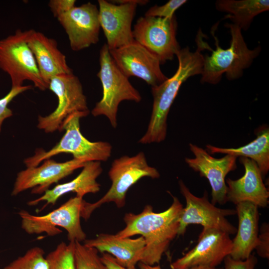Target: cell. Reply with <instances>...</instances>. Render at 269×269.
<instances>
[{"label": "cell", "instance_id": "6da1fadb", "mask_svg": "<svg viewBox=\"0 0 269 269\" xmlns=\"http://www.w3.org/2000/svg\"><path fill=\"white\" fill-rule=\"evenodd\" d=\"M169 193L173 202L168 209L156 213L153 211L152 206L147 205L138 214L127 213L124 217L125 227L115 234L120 238L141 235L145 246L140 262L144 264H159L170 243L177 236L179 219L183 207L176 197Z\"/></svg>", "mask_w": 269, "mask_h": 269}, {"label": "cell", "instance_id": "7a4b0ae2", "mask_svg": "<svg viewBox=\"0 0 269 269\" xmlns=\"http://www.w3.org/2000/svg\"><path fill=\"white\" fill-rule=\"evenodd\" d=\"M197 44L194 52L191 51L188 46L180 49L176 55L178 65L175 73L160 85L151 87V115L147 130L138 143H159L165 139L168 113L181 85L189 77L202 74L204 56L201 51L205 44L199 38Z\"/></svg>", "mask_w": 269, "mask_h": 269}, {"label": "cell", "instance_id": "3957f363", "mask_svg": "<svg viewBox=\"0 0 269 269\" xmlns=\"http://www.w3.org/2000/svg\"><path fill=\"white\" fill-rule=\"evenodd\" d=\"M225 26L229 29L231 34L229 47L222 48L217 37L214 36L216 49H211L210 56H204L202 83L217 84L224 73L229 80L240 78L243 75L244 70L252 65L261 51L260 46L253 49L248 47L242 30L238 26L227 23Z\"/></svg>", "mask_w": 269, "mask_h": 269}, {"label": "cell", "instance_id": "277c9868", "mask_svg": "<svg viewBox=\"0 0 269 269\" xmlns=\"http://www.w3.org/2000/svg\"><path fill=\"white\" fill-rule=\"evenodd\" d=\"M108 175L112 182L106 193L94 203L83 201L81 217L85 220L103 204L114 202L119 208L126 203L128 191L134 184L144 177L158 178L160 174L154 167L149 165L143 152L133 156L124 155L115 159L112 162Z\"/></svg>", "mask_w": 269, "mask_h": 269}, {"label": "cell", "instance_id": "5b68a950", "mask_svg": "<svg viewBox=\"0 0 269 269\" xmlns=\"http://www.w3.org/2000/svg\"><path fill=\"white\" fill-rule=\"evenodd\" d=\"M89 114L76 112L70 115L64 122L63 130L65 133L60 141L48 151L37 149L34 155L24 160L26 167L37 166L44 160L61 153L71 154L73 158L86 162L107 161L111 156V144L106 141H89L81 133L80 120Z\"/></svg>", "mask_w": 269, "mask_h": 269}, {"label": "cell", "instance_id": "8992f818", "mask_svg": "<svg viewBox=\"0 0 269 269\" xmlns=\"http://www.w3.org/2000/svg\"><path fill=\"white\" fill-rule=\"evenodd\" d=\"M100 69L97 75L103 88V96L91 111L94 117L103 115L111 126H117V115L120 103L125 100L139 103L141 97L118 68L111 57L109 48L104 44L100 51Z\"/></svg>", "mask_w": 269, "mask_h": 269}, {"label": "cell", "instance_id": "52a82bcc", "mask_svg": "<svg viewBox=\"0 0 269 269\" xmlns=\"http://www.w3.org/2000/svg\"><path fill=\"white\" fill-rule=\"evenodd\" d=\"M29 30L17 29L0 40V69L10 78L11 88L31 81L41 91L48 89L42 79L35 57L27 43Z\"/></svg>", "mask_w": 269, "mask_h": 269}, {"label": "cell", "instance_id": "ba28073f", "mask_svg": "<svg viewBox=\"0 0 269 269\" xmlns=\"http://www.w3.org/2000/svg\"><path fill=\"white\" fill-rule=\"evenodd\" d=\"M83 198H70L58 208L43 216H36L21 210L18 214L21 220V228L27 234L45 233L49 236L60 234V227L67 231L69 242H81L86 239L80 222Z\"/></svg>", "mask_w": 269, "mask_h": 269}, {"label": "cell", "instance_id": "9c48e42d", "mask_svg": "<svg viewBox=\"0 0 269 269\" xmlns=\"http://www.w3.org/2000/svg\"><path fill=\"white\" fill-rule=\"evenodd\" d=\"M57 97L58 105L49 115L38 116L37 128L46 133L63 131L66 119L76 112L90 113L82 85L73 73L54 76L48 83V89Z\"/></svg>", "mask_w": 269, "mask_h": 269}, {"label": "cell", "instance_id": "30bf717a", "mask_svg": "<svg viewBox=\"0 0 269 269\" xmlns=\"http://www.w3.org/2000/svg\"><path fill=\"white\" fill-rule=\"evenodd\" d=\"M177 28L175 15L168 18L144 16L137 20L133 35L161 64L172 60L181 49L176 39Z\"/></svg>", "mask_w": 269, "mask_h": 269}, {"label": "cell", "instance_id": "8fae6325", "mask_svg": "<svg viewBox=\"0 0 269 269\" xmlns=\"http://www.w3.org/2000/svg\"><path fill=\"white\" fill-rule=\"evenodd\" d=\"M181 194L186 201L179 219L177 236L184 235L187 227L190 224H198L203 228H214L234 235L237 228L226 218L227 216L236 214L235 209L218 208L208 200V193L198 197L193 194L182 180L179 181Z\"/></svg>", "mask_w": 269, "mask_h": 269}, {"label": "cell", "instance_id": "7c38bea8", "mask_svg": "<svg viewBox=\"0 0 269 269\" xmlns=\"http://www.w3.org/2000/svg\"><path fill=\"white\" fill-rule=\"evenodd\" d=\"M99 20L106 36L109 50L119 48L134 41L132 23L138 4L145 0H122L112 2L99 0Z\"/></svg>", "mask_w": 269, "mask_h": 269}, {"label": "cell", "instance_id": "4fadbf2b", "mask_svg": "<svg viewBox=\"0 0 269 269\" xmlns=\"http://www.w3.org/2000/svg\"><path fill=\"white\" fill-rule=\"evenodd\" d=\"M232 249L230 235L214 228H203L197 245L170 264L171 269L205 267L215 268L229 256Z\"/></svg>", "mask_w": 269, "mask_h": 269}, {"label": "cell", "instance_id": "5bb4252c", "mask_svg": "<svg viewBox=\"0 0 269 269\" xmlns=\"http://www.w3.org/2000/svg\"><path fill=\"white\" fill-rule=\"evenodd\" d=\"M120 71L128 78L135 76L151 87L157 86L168 78L162 72L158 59L134 40L123 47L109 50Z\"/></svg>", "mask_w": 269, "mask_h": 269}, {"label": "cell", "instance_id": "9a60e30c", "mask_svg": "<svg viewBox=\"0 0 269 269\" xmlns=\"http://www.w3.org/2000/svg\"><path fill=\"white\" fill-rule=\"evenodd\" d=\"M194 158L186 157V163L194 171L205 177L211 188V203L223 205L227 202L226 175L237 168V158L226 154L217 158L213 157L206 149L193 143H189Z\"/></svg>", "mask_w": 269, "mask_h": 269}, {"label": "cell", "instance_id": "2e32d148", "mask_svg": "<svg viewBox=\"0 0 269 269\" xmlns=\"http://www.w3.org/2000/svg\"><path fill=\"white\" fill-rule=\"evenodd\" d=\"M42 162L40 166L27 167L17 174L12 196H16L30 188H32V194H43L52 184L71 174L75 170L82 168L87 162L73 158L63 162H56L50 158Z\"/></svg>", "mask_w": 269, "mask_h": 269}, {"label": "cell", "instance_id": "e0dca14e", "mask_svg": "<svg viewBox=\"0 0 269 269\" xmlns=\"http://www.w3.org/2000/svg\"><path fill=\"white\" fill-rule=\"evenodd\" d=\"M67 34L70 47L78 51L99 40V9L90 2L75 6L57 18Z\"/></svg>", "mask_w": 269, "mask_h": 269}, {"label": "cell", "instance_id": "ac0fdd59", "mask_svg": "<svg viewBox=\"0 0 269 269\" xmlns=\"http://www.w3.org/2000/svg\"><path fill=\"white\" fill-rule=\"evenodd\" d=\"M239 161L244 167L245 173L238 179L228 178L226 180L227 201L235 205L249 202L258 207H267L269 202V192L257 163L244 157H240Z\"/></svg>", "mask_w": 269, "mask_h": 269}, {"label": "cell", "instance_id": "d6986e66", "mask_svg": "<svg viewBox=\"0 0 269 269\" xmlns=\"http://www.w3.org/2000/svg\"><path fill=\"white\" fill-rule=\"evenodd\" d=\"M27 43L35 57L41 77L48 87L54 76L73 73L55 39L42 32L29 29Z\"/></svg>", "mask_w": 269, "mask_h": 269}, {"label": "cell", "instance_id": "ffe728a7", "mask_svg": "<svg viewBox=\"0 0 269 269\" xmlns=\"http://www.w3.org/2000/svg\"><path fill=\"white\" fill-rule=\"evenodd\" d=\"M82 168L81 172L74 179L48 189L41 196L28 201L27 205L34 206L44 201L46 203L43 209L49 204L54 205L60 197L69 192H75L76 196L83 198L87 194L99 192L101 185L97 179L103 171L101 162L88 161Z\"/></svg>", "mask_w": 269, "mask_h": 269}, {"label": "cell", "instance_id": "44dd1931", "mask_svg": "<svg viewBox=\"0 0 269 269\" xmlns=\"http://www.w3.org/2000/svg\"><path fill=\"white\" fill-rule=\"evenodd\" d=\"M83 244L101 253L111 255L120 265L127 268L135 267L140 262L145 246L142 236L131 239L106 233L100 234L94 239H86Z\"/></svg>", "mask_w": 269, "mask_h": 269}, {"label": "cell", "instance_id": "7402d4cb", "mask_svg": "<svg viewBox=\"0 0 269 269\" xmlns=\"http://www.w3.org/2000/svg\"><path fill=\"white\" fill-rule=\"evenodd\" d=\"M236 205L238 227L232 240L229 256L235 260H244L250 256L257 244L259 231L258 207L249 202H241Z\"/></svg>", "mask_w": 269, "mask_h": 269}, {"label": "cell", "instance_id": "603a6c76", "mask_svg": "<svg viewBox=\"0 0 269 269\" xmlns=\"http://www.w3.org/2000/svg\"><path fill=\"white\" fill-rule=\"evenodd\" d=\"M256 138L249 143L237 148H225L206 145L209 154L222 153L238 157H244L254 161L263 177L269 171V129L266 126L259 127L256 131Z\"/></svg>", "mask_w": 269, "mask_h": 269}, {"label": "cell", "instance_id": "cb8c5ba5", "mask_svg": "<svg viewBox=\"0 0 269 269\" xmlns=\"http://www.w3.org/2000/svg\"><path fill=\"white\" fill-rule=\"evenodd\" d=\"M215 7L219 11L227 13V18L238 26L241 30L246 31L254 18L259 14L268 11V0H218Z\"/></svg>", "mask_w": 269, "mask_h": 269}, {"label": "cell", "instance_id": "d4e9b609", "mask_svg": "<svg viewBox=\"0 0 269 269\" xmlns=\"http://www.w3.org/2000/svg\"><path fill=\"white\" fill-rule=\"evenodd\" d=\"M75 242H61L47 255L49 269H75Z\"/></svg>", "mask_w": 269, "mask_h": 269}, {"label": "cell", "instance_id": "484cf974", "mask_svg": "<svg viewBox=\"0 0 269 269\" xmlns=\"http://www.w3.org/2000/svg\"><path fill=\"white\" fill-rule=\"evenodd\" d=\"M44 250L39 247L29 249L3 269H49Z\"/></svg>", "mask_w": 269, "mask_h": 269}, {"label": "cell", "instance_id": "4316f807", "mask_svg": "<svg viewBox=\"0 0 269 269\" xmlns=\"http://www.w3.org/2000/svg\"><path fill=\"white\" fill-rule=\"evenodd\" d=\"M98 251L81 242H75V269H107L102 263Z\"/></svg>", "mask_w": 269, "mask_h": 269}, {"label": "cell", "instance_id": "83f0119b", "mask_svg": "<svg viewBox=\"0 0 269 269\" xmlns=\"http://www.w3.org/2000/svg\"><path fill=\"white\" fill-rule=\"evenodd\" d=\"M187 2L186 0H170L162 5H155L145 12V16L168 18L174 15L175 11Z\"/></svg>", "mask_w": 269, "mask_h": 269}, {"label": "cell", "instance_id": "f1b7e54d", "mask_svg": "<svg viewBox=\"0 0 269 269\" xmlns=\"http://www.w3.org/2000/svg\"><path fill=\"white\" fill-rule=\"evenodd\" d=\"M31 88V85L11 88L4 97L0 99V132L3 121L13 115L11 110L8 107V104L17 95Z\"/></svg>", "mask_w": 269, "mask_h": 269}, {"label": "cell", "instance_id": "f546056e", "mask_svg": "<svg viewBox=\"0 0 269 269\" xmlns=\"http://www.w3.org/2000/svg\"><path fill=\"white\" fill-rule=\"evenodd\" d=\"M259 231L258 242L255 248L258 255L261 258H269V224L263 223Z\"/></svg>", "mask_w": 269, "mask_h": 269}, {"label": "cell", "instance_id": "4dcf8cb0", "mask_svg": "<svg viewBox=\"0 0 269 269\" xmlns=\"http://www.w3.org/2000/svg\"><path fill=\"white\" fill-rule=\"evenodd\" d=\"M224 269H255L258 259L254 255L244 260H238L227 256L224 260Z\"/></svg>", "mask_w": 269, "mask_h": 269}, {"label": "cell", "instance_id": "1f68e13d", "mask_svg": "<svg viewBox=\"0 0 269 269\" xmlns=\"http://www.w3.org/2000/svg\"><path fill=\"white\" fill-rule=\"evenodd\" d=\"M75 0H50L48 6L55 17L68 12L75 5Z\"/></svg>", "mask_w": 269, "mask_h": 269}, {"label": "cell", "instance_id": "d6a6232c", "mask_svg": "<svg viewBox=\"0 0 269 269\" xmlns=\"http://www.w3.org/2000/svg\"><path fill=\"white\" fill-rule=\"evenodd\" d=\"M101 260L106 267L107 269H137L135 267L127 268L120 265L111 255L107 253H102Z\"/></svg>", "mask_w": 269, "mask_h": 269}, {"label": "cell", "instance_id": "836d02e7", "mask_svg": "<svg viewBox=\"0 0 269 269\" xmlns=\"http://www.w3.org/2000/svg\"><path fill=\"white\" fill-rule=\"evenodd\" d=\"M139 267L140 269H162L160 266L157 265V266H149L147 265L144 264L142 263H139ZM222 269L220 268H208V267H191L189 268H185V269Z\"/></svg>", "mask_w": 269, "mask_h": 269}]
</instances>
